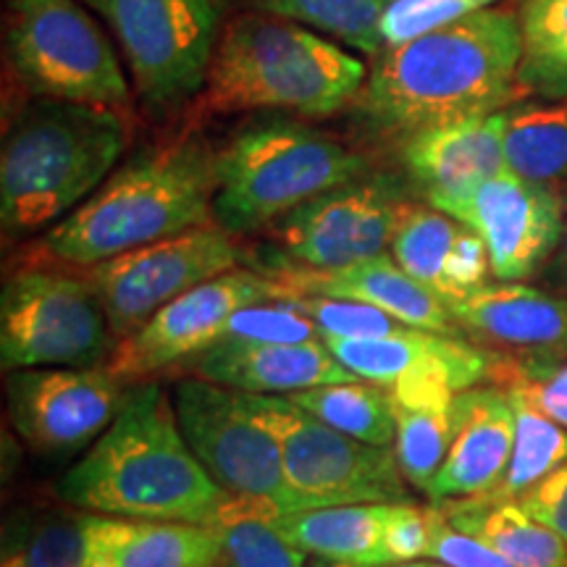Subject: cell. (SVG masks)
<instances>
[{"label": "cell", "instance_id": "1", "mask_svg": "<svg viewBox=\"0 0 567 567\" xmlns=\"http://www.w3.org/2000/svg\"><path fill=\"white\" fill-rule=\"evenodd\" d=\"M520 53V17L492 6L384 48L354 103L375 130L405 137L488 116L515 103Z\"/></svg>", "mask_w": 567, "mask_h": 567}, {"label": "cell", "instance_id": "2", "mask_svg": "<svg viewBox=\"0 0 567 567\" xmlns=\"http://www.w3.org/2000/svg\"><path fill=\"white\" fill-rule=\"evenodd\" d=\"M59 496L84 513L210 528L229 494L189 450L174 396L137 381L103 436L63 473Z\"/></svg>", "mask_w": 567, "mask_h": 567}, {"label": "cell", "instance_id": "3", "mask_svg": "<svg viewBox=\"0 0 567 567\" xmlns=\"http://www.w3.org/2000/svg\"><path fill=\"white\" fill-rule=\"evenodd\" d=\"M216 153L200 140L153 147L111 174L38 243L48 264L92 268L189 229L216 224Z\"/></svg>", "mask_w": 567, "mask_h": 567}, {"label": "cell", "instance_id": "4", "mask_svg": "<svg viewBox=\"0 0 567 567\" xmlns=\"http://www.w3.org/2000/svg\"><path fill=\"white\" fill-rule=\"evenodd\" d=\"M368 69L337 42L276 17H243L226 27L213 53L197 111L281 109L326 118L358 101Z\"/></svg>", "mask_w": 567, "mask_h": 567}, {"label": "cell", "instance_id": "5", "mask_svg": "<svg viewBox=\"0 0 567 567\" xmlns=\"http://www.w3.org/2000/svg\"><path fill=\"white\" fill-rule=\"evenodd\" d=\"M130 140L124 113L101 105H32L0 153V221L6 237L55 226L109 179Z\"/></svg>", "mask_w": 567, "mask_h": 567}, {"label": "cell", "instance_id": "6", "mask_svg": "<svg viewBox=\"0 0 567 567\" xmlns=\"http://www.w3.org/2000/svg\"><path fill=\"white\" fill-rule=\"evenodd\" d=\"M363 174V155L308 126H250L216 153L213 218L234 237L258 231Z\"/></svg>", "mask_w": 567, "mask_h": 567}, {"label": "cell", "instance_id": "7", "mask_svg": "<svg viewBox=\"0 0 567 567\" xmlns=\"http://www.w3.org/2000/svg\"><path fill=\"white\" fill-rule=\"evenodd\" d=\"M237 394L279 442L284 473L305 509L415 502L392 446L358 442L284 394Z\"/></svg>", "mask_w": 567, "mask_h": 567}, {"label": "cell", "instance_id": "8", "mask_svg": "<svg viewBox=\"0 0 567 567\" xmlns=\"http://www.w3.org/2000/svg\"><path fill=\"white\" fill-rule=\"evenodd\" d=\"M9 53L32 95L116 111L132 105L116 51L76 0H11Z\"/></svg>", "mask_w": 567, "mask_h": 567}, {"label": "cell", "instance_id": "9", "mask_svg": "<svg viewBox=\"0 0 567 567\" xmlns=\"http://www.w3.org/2000/svg\"><path fill=\"white\" fill-rule=\"evenodd\" d=\"M113 331L87 276L53 266L13 271L0 295V365L101 368L113 350Z\"/></svg>", "mask_w": 567, "mask_h": 567}, {"label": "cell", "instance_id": "10", "mask_svg": "<svg viewBox=\"0 0 567 567\" xmlns=\"http://www.w3.org/2000/svg\"><path fill=\"white\" fill-rule=\"evenodd\" d=\"M116 34L118 48L151 109L166 111L200 95L226 0H84Z\"/></svg>", "mask_w": 567, "mask_h": 567}, {"label": "cell", "instance_id": "11", "mask_svg": "<svg viewBox=\"0 0 567 567\" xmlns=\"http://www.w3.org/2000/svg\"><path fill=\"white\" fill-rule=\"evenodd\" d=\"M174 410L189 450L226 494L279 515L305 509L284 473L279 442L237 392L184 375L174 386Z\"/></svg>", "mask_w": 567, "mask_h": 567}, {"label": "cell", "instance_id": "12", "mask_svg": "<svg viewBox=\"0 0 567 567\" xmlns=\"http://www.w3.org/2000/svg\"><path fill=\"white\" fill-rule=\"evenodd\" d=\"M239 258L243 250L234 234L208 224L84 268V276L103 305L113 337L122 339L176 297L234 271Z\"/></svg>", "mask_w": 567, "mask_h": 567}, {"label": "cell", "instance_id": "13", "mask_svg": "<svg viewBox=\"0 0 567 567\" xmlns=\"http://www.w3.org/2000/svg\"><path fill=\"white\" fill-rule=\"evenodd\" d=\"M281 297L284 287L271 276L234 268L176 297L137 331L116 339L105 371L124 384L176 371L189 358L221 342L226 323L237 310Z\"/></svg>", "mask_w": 567, "mask_h": 567}, {"label": "cell", "instance_id": "14", "mask_svg": "<svg viewBox=\"0 0 567 567\" xmlns=\"http://www.w3.org/2000/svg\"><path fill=\"white\" fill-rule=\"evenodd\" d=\"M408 203L386 179H358L316 195L279 218V258L292 266L337 271L392 250Z\"/></svg>", "mask_w": 567, "mask_h": 567}, {"label": "cell", "instance_id": "15", "mask_svg": "<svg viewBox=\"0 0 567 567\" xmlns=\"http://www.w3.org/2000/svg\"><path fill=\"white\" fill-rule=\"evenodd\" d=\"M130 384L101 368L6 373V408L27 446L45 457L87 452L122 410Z\"/></svg>", "mask_w": 567, "mask_h": 567}, {"label": "cell", "instance_id": "16", "mask_svg": "<svg viewBox=\"0 0 567 567\" xmlns=\"http://www.w3.org/2000/svg\"><path fill=\"white\" fill-rule=\"evenodd\" d=\"M484 239L496 281H526L549 264L563 237L565 197L513 172L434 203Z\"/></svg>", "mask_w": 567, "mask_h": 567}, {"label": "cell", "instance_id": "17", "mask_svg": "<svg viewBox=\"0 0 567 567\" xmlns=\"http://www.w3.org/2000/svg\"><path fill=\"white\" fill-rule=\"evenodd\" d=\"M460 334L494 358L530 360L567 358V297L523 281L484 284L450 302Z\"/></svg>", "mask_w": 567, "mask_h": 567}, {"label": "cell", "instance_id": "18", "mask_svg": "<svg viewBox=\"0 0 567 567\" xmlns=\"http://www.w3.org/2000/svg\"><path fill=\"white\" fill-rule=\"evenodd\" d=\"M329 350L358 379L386 389L444 384L455 392L492 384L494 354L465 337L408 329L379 339H323Z\"/></svg>", "mask_w": 567, "mask_h": 567}, {"label": "cell", "instance_id": "19", "mask_svg": "<svg viewBox=\"0 0 567 567\" xmlns=\"http://www.w3.org/2000/svg\"><path fill=\"white\" fill-rule=\"evenodd\" d=\"M515 444L513 396L502 386L481 384L455 394L452 442L429 488L431 502L484 496L499 486Z\"/></svg>", "mask_w": 567, "mask_h": 567}, {"label": "cell", "instance_id": "20", "mask_svg": "<svg viewBox=\"0 0 567 567\" xmlns=\"http://www.w3.org/2000/svg\"><path fill=\"white\" fill-rule=\"evenodd\" d=\"M264 274L279 281L287 292L365 302L413 329L463 337L450 313V305L431 289H425L421 281H415L392 255H379V258L337 268V271H316V268L279 260Z\"/></svg>", "mask_w": 567, "mask_h": 567}, {"label": "cell", "instance_id": "21", "mask_svg": "<svg viewBox=\"0 0 567 567\" xmlns=\"http://www.w3.org/2000/svg\"><path fill=\"white\" fill-rule=\"evenodd\" d=\"M179 368L184 375L245 394L289 396L305 389L358 379L331 354L323 339L300 344L218 342Z\"/></svg>", "mask_w": 567, "mask_h": 567}, {"label": "cell", "instance_id": "22", "mask_svg": "<svg viewBox=\"0 0 567 567\" xmlns=\"http://www.w3.org/2000/svg\"><path fill=\"white\" fill-rule=\"evenodd\" d=\"M505 126L507 113L496 111L405 137L402 161L429 205L463 195L507 172Z\"/></svg>", "mask_w": 567, "mask_h": 567}, {"label": "cell", "instance_id": "23", "mask_svg": "<svg viewBox=\"0 0 567 567\" xmlns=\"http://www.w3.org/2000/svg\"><path fill=\"white\" fill-rule=\"evenodd\" d=\"M392 258L446 305L476 292L492 276L484 239L434 205H408L394 231Z\"/></svg>", "mask_w": 567, "mask_h": 567}, {"label": "cell", "instance_id": "24", "mask_svg": "<svg viewBox=\"0 0 567 567\" xmlns=\"http://www.w3.org/2000/svg\"><path fill=\"white\" fill-rule=\"evenodd\" d=\"M82 567H218V536L193 523L82 513Z\"/></svg>", "mask_w": 567, "mask_h": 567}, {"label": "cell", "instance_id": "25", "mask_svg": "<svg viewBox=\"0 0 567 567\" xmlns=\"http://www.w3.org/2000/svg\"><path fill=\"white\" fill-rule=\"evenodd\" d=\"M455 394V389L444 384H415L389 392L396 421L392 446L396 463L408 484L425 496L450 452Z\"/></svg>", "mask_w": 567, "mask_h": 567}, {"label": "cell", "instance_id": "26", "mask_svg": "<svg viewBox=\"0 0 567 567\" xmlns=\"http://www.w3.org/2000/svg\"><path fill=\"white\" fill-rule=\"evenodd\" d=\"M392 505L313 507L274 515L276 528L313 557L389 567L384 526Z\"/></svg>", "mask_w": 567, "mask_h": 567}, {"label": "cell", "instance_id": "27", "mask_svg": "<svg viewBox=\"0 0 567 567\" xmlns=\"http://www.w3.org/2000/svg\"><path fill=\"white\" fill-rule=\"evenodd\" d=\"M452 526L481 538L515 567H567V542L517 502H431Z\"/></svg>", "mask_w": 567, "mask_h": 567}, {"label": "cell", "instance_id": "28", "mask_svg": "<svg viewBox=\"0 0 567 567\" xmlns=\"http://www.w3.org/2000/svg\"><path fill=\"white\" fill-rule=\"evenodd\" d=\"M507 172L567 195V103H513L505 109Z\"/></svg>", "mask_w": 567, "mask_h": 567}, {"label": "cell", "instance_id": "29", "mask_svg": "<svg viewBox=\"0 0 567 567\" xmlns=\"http://www.w3.org/2000/svg\"><path fill=\"white\" fill-rule=\"evenodd\" d=\"M517 87L538 101H567V0H523Z\"/></svg>", "mask_w": 567, "mask_h": 567}, {"label": "cell", "instance_id": "30", "mask_svg": "<svg viewBox=\"0 0 567 567\" xmlns=\"http://www.w3.org/2000/svg\"><path fill=\"white\" fill-rule=\"evenodd\" d=\"M289 400L331 429L373 446H394L396 421L386 389L354 379L289 394Z\"/></svg>", "mask_w": 567, "mask_h": 567}, {"label": "cell", "instance_id": "31", "mask_svg": "<svg viewBox=\"0 0 567 567\" xmlns=\"http://www.w3.org/2000/svg\"><path fill=\"white\" fill-rule=\"evenodd\" d=\"M274 509L226 496L210 530L218 536L226 567H308V551L276 528Z\"/></svg>", "mask_w": 567, "mask_h": 567}, {"label": "cell", "instance_id": "32", "mask_svg": "<svg viewBox=\"0 0 567 567\" xmlns=\"http://www.w3.org/2000/svg\"><path fill=\"white\" fill-rule=\"evenodd\" d=\"M509 394V392H507ZM513 396L515 408V444L509 455L507 471L499 486L484 496H473L481 502H517L523 494L542 484L549 473L567 463V429L549 421L520 396Z\"/></svg>", "mask_w": 567, "mask_h": 567}, {"label": "cell", "instance_id": "33", "mask_svg": "<svg viewBox=\"0 0 567 567\" xmlns=\"http://www.w3.org/2000/svg\"><path fill=\"white\" fill-rule=\"evenodd\" d=\"M389 3L392 0H255L268 17L310 27L371 59L384 51L381 21Z\"/></svg>", "mask_w": 567, "mask_h": 567}, {"label": "cell", "instance_id": "34", "mask_svg": "<svg viewBox=\"0 0 567 567\" xmlns=\"http://www.w3.org/2000/svg\"><path fill=\"white\" fill-rule=\"evenodd\" d=\"M281 300H289L297 310H302L318 326L323 339H379L413 329V326H405L384 310L371 308L365 302L321 295H295L287 289H284Z\"/></svg>", "mask_w": 567, "mask_h": 567}, {"label": "cell", "instance_id": "35", "mask_svg": "<svg viewBox=\"0 0 567 567\" xmlns=\"http://www.w3.org/2000/svg\"><path fill=\"white\" fill-rule=\"evenodd\" d=\"M492 384L520 396L549 421L567 429V358L530 360V363L494 358Z\"/></svg>", "mask_w": 567, "mask_h": 567}, {"label": "cell", "instance_id": "36", "mask_svg": "<svg viewBox=\"0 0 567 567\" xmlns=\"http://www.w3.org/2000/svg\"><path fill=\"white\" fill-rule=\"evenodd\" d=\"M316 339H323V334L302 310L289 300H271L237 310L226 323L221 342L300 344Z\"/></svg>", "mask_w": 567, "mask_h": 567}, {"label": "cell", "instance_id": "37", "mask_svg": "<svg viewBox=\"0 0 567 567\" xmlns=\"http://www.w3.org/2000/svg\"><path fill=\"white\" fill-rule=\"evenodd\" d=\"M496 3L499 0H392L381 21L384 48L402 45L425 32L442 30Z\"/></svg>", "mask_w": 567, "mask_h": 567}, {"label": "cell", "instance_id": "38", "mask_svg": "<svg viewBox=\"0 0 567 567\" xmlns=\"http://www.w3.org/2000/svg\"><path fill=\"white\" fill-rule=\"evenodd\" d=\"M11 549L19 551L24 567H82L84 534L82 513H51L32 520L30 534Z\"/></svg>", "mask_w": 567, "mask_h": 567}, {"label": "cell", "instance_id": "39", "mask_svg": "<svg viewBox=\"0 0 567 567\" xmlns=\"http://www.w3.org/2000/svg\"><path fill=\"white\" fill-rule=\"evenodd\" d=\"M436 509L434 505H392L384 526V549L392 565L415 563L429 557L434 538Z\"/></svg>", "mask_w": 567, "mask_h": 567}, {"label": "cell", "instance_id": "40", "mask_svg": "<svg viewBox=\"0 0 567 567\" xmlns=\"http://www.w3.org/2000/svg\"><path fill=\"white\" fill-rule=\"evenodd\" d=\"M436 509L434 538H431L429 559H436L446 567H515L507 557L488 547L481 538L465 534L446 520L442 509Z\"/></svg>", "mask_w": 567, "mask_h": 567}, {"label": "cell", "instance_id": "41", "mask_svg": "<svg viewBox=\"0 0 567 567\" xmlns=\"http://www.w3.org/2000/svg\"><path fill=\"white\" fill-rule=\"evenodd\" d=\"M517 505L567 542V463L523 494Z\"/></svg>", "mask_w": 567, "mask_h": 567}, {"label": "cell", "instance_id": "42", "mask_svg": "<svg viewBox=\"0 0 567 567\" xmlns=\"http://www.w3.org/2000/svg\"><path fill=\"white\" fill-rule=\"evenodd\" d=\"M544 289L567 297V195H565V221H563V237H559L557 250L551 252L549 264L538 274Z\"/></svg>", "mask_w": 567, "mask_h": 567}, {"label": "cell", "instance_id": "43", "mask_svg": "<svg viewBox=\"0 0 567 567\" xmlns=\"http://www.w3.org/2000/svg\"><path fill=\"white\" fill-rule=\"evenodd\" d=\"M308 567H375V565H358V563H342V559H326V557H313Z\"/></svg>", "mask_w": 567, "mask_h": 567}, {"label": "cell", "instance_id": "44", "mask_svg": "<svg viewBox=\"0 0 567 567\" xmlns=\"http://www.w3.org/2000/svg\"><path fill=\"white\" fill-rule=\"evenodd\" d=\"M389 567H446L436 559H415V563H400V565H389Z\"/></svg>", "mask_w": 567, "mask_h": 567}, {"label": "cell", "instance_id": "45", "mask_svg": "<svg viewBox=\"0 0 567 567\" xmlns=\"http://www.w3.org/2000/svg\"><path fill=\"white\" fill-rule=\"evenodd\" d=\"M3 567H24V565H21V557H19L17 549H6Z\"/></svg>", "mask_w": 567, "mask_h": 567}, {"label": "cell", "instance_id": "46", "mask_svg": "<svg viewBox=\"0 0 567 567\" xmlns=\"http://www.w3.org/2000/svg\"><path fill=\"white\" fill-rule=\"evenodd\" d=\"M218 567H226V563H221V565H218Z\"/></svg>", "mask_w": 567, "mask_h": 567}]
</instances>
